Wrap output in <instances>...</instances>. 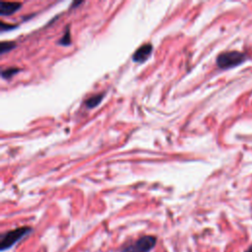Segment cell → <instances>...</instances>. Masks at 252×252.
I'll list each match as a JSON object with an SVG mask.
<instances>
[{"label": "cell", "instance_id": "6da1fadb", "mask_svg": "<svg viewBox=\"0 0 252 252\" xmlns=\"http://www.w3.org/2000/svg\"><path fill=\"white\" fill-rule=\"evenodd\" d=\"M247 60V55L240 51H228L220 54L217 58V64L221 69L235 67Z\"/></svg>", "mask_w": 252, "mask_h": 252}, {"label": "cell", "instance_id": "7a4b0ae2", "mask_svg": "<svg viewBox=\"0 0 252 252\" xmlns=\"http://www.w3.org/2000/svg\"><path fill=\"white\" fill-rule=\"evenodd\" d=\"M30 231H31V228L29 226H22V227H18L16 229L6 232L1 238V243H0L1 249L5 250V249L11 247L17 241H19L22 237H24L26 234H28Z\"/></svg>", "mask_w": 252, "mask_h": 252}, {"label": "cell", "instance_id": "3957f363", "mask_svg": "<svg viewBox=\"0 0 252 252\" xmlns=\"http://www.w3.org/2000/svg\"><path fill=\"white\" fill-rule=\"evenodd\" d=\"M156 242L157 239L155 236L145 235L125 247L122 252H149L156 245Z\"/></svg>", "mask_w": 252, "mask_h": 252}, {"label": "cell", "instance_id": "277c9868", "mask_svg": "<svg viewBox=\"0 0 252 252\" xmlns=\"http://www.w3.org/2000/svg\"><path fill=\"white\" fill-rule=\"evenodd\" d=\"M153 51V46L151 43H145L141 45L133 54V60L135 62H144L146 61Z\"/></svg>", "mask_w": 252, "mask_h": 252}, {"label": "cell", "instance_id": "5b68a950", "mask_svg": "<svg viewBox=\"0 0 252 252\" xmlns=\"http://www.w3.org/2000/svg\"><path fill=\"white\" fill-rule=\"evenodd\" d=\"M21 7L20 2H6L2 1L0 4V14L1 16H7L15 13Z\"/></svg>", "mask_w": 252, "mask_h": 252}, {"label": "cell", "instance_id": "8992f818", "mask_svg": "<svg viewBox=\"0 0 252 252\" xmlns=\"http://www.w3.org/2000/svg\"><path fill=\"white\" fill-rule=\"evenodd\" d=\"M103 98V94H94V95H92L91 97H89L86 101H85V104L89 107V108H94L95 106H97L100 101L102 100Z\"/></svg>", "mask_w": 252, "mask_h": 252}, {"label": "cell", "instance_id": "52a82bcc", "mask_svg": "<svg viewBox=\"0 0 252 252\" xmlns=\"http://www.w3.org/2000/svg\"><path fill=\"white\" fill-rule=\"evenodd\" d=\"M15 47V42L13 41H2L0 43V53L4 54L8 51H10L11 49H13Z\"/></svg>", "mask_w": 252, "mask_h": 252}, {"label": "cell", "instance_id": "ba28073f", "mask_svg": "<svg viewBox=\"0 0 252 252\" xmlns=\"http://www.w3.org/2000/svg\"><path fill=\"white\" fill-rule=\"evenodd\" d=\"M20 69L16 68V67H11V68H7V69H4L1 73V76L2 78L4 79H10L12 76H14L15 74H17L19 72Z\"/></svg>", "mask_w": 252, "mask_h": 252}, {"label": "cell", "instance_id": "9c48e42d", "mask_svg": "<svg viewBox=\"0 0 252 252\" xmlns=\"http://www.w3.org/2000/svg\"><path fill=\"white\" fill-rule=\"evenodd\" d=\"M58 43H59V44H62V45H69V44L71 43V36H70L69 27L66 28V31H65L64 35L59 39Z\"/></svg>", "mask_w": 252, "mask_h": 252}, {"label": "cell", "instance_id": "30bf717a", "mask_svg": "<svg viewBox=\"0 0 252 252\" xmlns=\"http://www.w3.org/2000/svg\"><path fill=\"white\" fill-rule=\"evenodd\" d=\"M0 30L1 32H6V31H9V30H12V29H15L16 26L15 25H9V24H6L4 22H0Z\"/></svg>", "mask_w": 252, "mask_h": 252}, {"label": "cell", "instance_id": "8fae6325", "mask_svg": "<svg viewBox=\"0 0 252 252\" xmlns=\"http://www.w3.org/2000/svg\"><path fill=\"white\" fill-rule=\"evenodd\" d=\"M245 252H252V245H251V246H250V247H249Z\"/></svg>", "mask_w": 252, "mask_h": 252}]
</instances>
